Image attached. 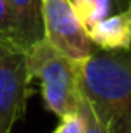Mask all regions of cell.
<instances>
[{
  "instance_id": "obj_1",
  "label": "cell",
  "mask_w": 131,
  "mask_h": 133,
  "mask_svg": "<svg viewBox=\"0 0 131 133\" xmlns=\"http://www.w3.org/2000/svg\"><path fill=\"white\" fill-rule=\"evenodd\" d=\"M79 88L108 133H131V51L94 49L81 61Z\"/></svg>"
},
{
  "instance_id": "obj_2",
  "label": "cell",
  "mask_w": 131,
  "mask_h": 133,
  "mask_svg": "<svg viewBox=\"0 0 131 133\" xmlns=\"http://www.w3.org/2000/svg\"><path fill=\"white\" fill-rule=\"evenodd\" d=\"M27 62L30 78L40 81L46 110L59 118L77 113L81 98V61L64 56L42 39L27 51Z\"/></svg>"
},
{
  "instance_id": "obj_3",
  "label": "cell",
  "mask_w": 131,
  "mask_h": 133,
  "mask_svg": "<svg viewBox=\"0 0 131 133\" xmlns=\"http://www.w3.org/2000/svg\"><path fill=\"white\" fill-rule=\"evenodd\" d=\"M27 51L10 41H0V133H10L25 118L30 89Z\"/></svg>"
},
{
  "instance_id": "obj_4",
  "label": "cell",
  "mask_w": 131,
  "mask_h": 133,
  "mask_svg": "<svg viewBox=\"0 0 131 133\" xmlns=\"http://www.w3.org/2000/svg\"><path fill=\"white\" fill-rule=\"evenodd\" d=\"M44 39L64 56L84 61L94 52L86 29L79 20L72 0H42Z\"/></svg>"
},
{
  "instance_id": "obj_5",
  "label": "cell",
  "mask_w": 131,
  "mask_h": 133,
  "mask_svg": "<svg viewBox=\"0 0 131 133\" xmlns=\"http://www.w3.org/2000/svg\"><path fill=\"white\" fill-rule=\"evenodd\" d=\"M13 42L29 51L44 39L42 0H7Z\"/></svg>"
},
{
  "instance_id": "obj_6",
  "label": "cell",
  "mask_w": 131,
  "mask_h": 133,
  "mask_svg": "<svg viewBox=\"0 0 131 133\" xmlns=\"http://www.w3.org/2000/svg\"><path fill=\"white\" fill-rule=\"evenodd\" d=\"M91 42L103 51L131 49V5L118 14L106 15L86 27Z\"/></svg>"
},
{
  "instance_id": "obj_7",
  "label": "cell",
  "mask_w": 131,
  "mask_h": 133,
  "mask_svg": "<svg viewBox=\"0 0 131 133\" xmlns=\"http://www.w3.org/2000/svg\"><path fill=\"white\" fill-rule=\"evenodd\" d=\"M72 5L82 27L86 29L94 20L128 9L131 5V0H72Z\"/></svg>"
},
{
  "instance_id": "obj_8",
  "label": "cell",
  "mask_w": 131,
  "mask_h": 133,
  "mask_svg": "<svg viewBox=\"0 0 131 133\" xmlns=\"http://www.w3.org/2000/svg\"><path fill=\"white\" fill-rule=\"evenodd\" d=\"M79 113L82 116V133H108L104 128V125L101 123V120L98 118V115L94 113L91 103L86 99V96L81 93V98H79Z\"/></svg>"
},
{
  "instance_id": "obj_9",
  "label": "cell",
  "mask_w": 131,
  "mask_h": 133,
  "mask_svg": "<svg viewBox=\"0 0 131 133\" xmlns=\"http://www.w3.org/2000/svg\"><path fill=\"white\" fill-rule=\"evenodd\" d=\"M82 116L81 113H72V115H66L61 118L57 128L52 133H82Z\"/></svg>"
},
{
  "instance_id": "obj_10",
  "label": "cell",
  "mask_w": 131,
  "mask_h": 133,
  "mask_svg": "<svg viewBox=\"0 0 131 133\" xmlns=\"http://www.w3.org/2000/svg\"><path fill=\"white\" fill-rule=\"evenodd\" d=\"M0 41H10V42H13L12 24H10L7 0H0Z\"/></svg>"
},
{
  "instance_id": "obj_11",
  "label": "cell",
  "mask_w": 131,
  "mask_h": 133,
  "mask_svg": "<svg viewBox=\"0 0 131 133\" xmlns=\"http://www.w3.org/2000/svg\"><path fill=\"white\" fill-rule=\"evenodd\" d=\"M129 51H131V49H129Z\"/></svg>"
}]
</instances>
